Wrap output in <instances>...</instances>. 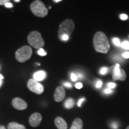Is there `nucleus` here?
I'll return each mask as SVG.
<instances>
[{
    "label": "nucleus",
    "mask_w": 129,
    "mask_h": 129,
    "mask_svg": "<svg viewBox=\"0 0 129 129\" xmlns=\"http://www.w3.org/2000/svg\"><path fill=\"white\" fill-rule=\"evenodd\" d=\"M125 129H129V125H128V127H127V128H125Z\"/></svg>",
    "instance_id": "obj_38"
},
{
    "label": "nucleus",
    "mask_w": 129,
    "mask_h": 129,
    "mask_svg": "<svg viewBox=\"0 0 129 129\" xmlns=\"http://www.w3.org/2000/svg\"><path fill=\"white\" fill-rule=\"evenodd\" d=\"M113 43H114V44L116 45L117 46H120L121 45L120 40L117 38H113Z\"/></svg>",
    "instance_id": "obj_18"
},
{
    "label": "nucleus",
    "mask_w": 129,
    "mask_h": 129,
    "mask_svg": "<svg viewBox=\"0 0 129 129\" xmlns=\"http://www.w3.org/2000/svg\"><path fill=\"white\" fill-rule=\"evenodd\" d=\"M14 2L19 3V2H20V0H14Z\"/></svg>",
    "instance_id": "obj_36"
},
{
    "label": "nucleus",
    "mask_w": 129,
    "mask_h": 129,
    "mask_svg": "<svg viewBox=\"0 0 129 129\" xmlns=\"http://www.w3.org/2000/svg\"><path fill=\"white\" fill-rule=\"evenodd\" d=\"M38 54H39L40 56H44L46 55L47 53L44 51V50L42 48H40V49H39V50H38Z\"/></svg>",
    "instance_id": "obj_17"
},
{
    "label": "nucleus",
    "mask_w": 129,
    "mask_h": 129,
    "mask_svg": "<svg viewBox=\"0 0 129 129\" xmlns=\"http://www.w3.org/2000/svg\"><path fill=\"white\" fill-rule=\"evenodd\" d=\"M70 129H83V122L81 119L79 118H75Z\"/></svg>",
    "instance_id": "obj_13"
},
{
    "label": "nucleus",
    "mask_w": 129,
    "mask_h": 129,
    "mask_svg": "<svg viewBox=\"0 0 129 129\" xmlns=\"http://www.w3.org/2000/svg\"><path fill=\"white\" fill-rule=\"evenodd\" d=\"M105 93H106V94H110V93H112V90L111 89V88H106V89L105 90Z\"/></svg>",
    "instance_id": "obj_27"
},
{
    "label": "nucleus",
    "mask_w": 129,
    "mask_h": 129,
    "mask_svg": "<svg viewBox=\"0 0 129 129\" xmlns=\"http://www.w3.org/2000/svg\"><path fill=\"white\" fill-rule=\"evenodd\" d=\"M75 28V24L73 20L71 19H67L62 22L59 25L58 29V35L59 38H61L63 35H66L69 37L73 32Z\"/></svg>",
    "instance_id": "obj_2"
},
{
    "label": "nucleus",
    "mask_w": 129,
    "mask_h": 129,
    "mask_svg": "<svg viewBox=\"0 0 129 129\" xmlns=\"http://www.w3.org/2000/svg\"><path fill=\"white\" fill-rule=\"evenodd\" d=\"M68 39H69V37L68 36V35H63V36L61 37V38H60V40H63V41H68Z\"/></svg>",
    "instance_id": "obj_24"
},
{
    "label": "nucleus",
    "mask_w": 129,
    "mask_h": 129,
    "mask_svg": "<svg viewBox=\"0 0 129 129\" xmlns=\"http://www.w3.org/2000/svg\"><path fill=\"white\" fill-rule=\"evenodd\" d=\"M32 54V48L28 46H24L16 51V58L18 62L23 63L29 60Z\"/></svg>",
    "instance_id": "obj_5"
},
{
    "label": "nucleus",
    "mask_w": 129,
    "mask_h": 129,
    "mask_svg": "<svg viewBox=\"0 0 129 129\" xmlns=\"http://www.w3.org/2000/svg\"><path fill=\"white\" fill-rule=\"evenodd\" d=\"M63 85H64L65 87H68V88L72 87L71 84H70V83H64L63 84Z\"/></svg>",
    "instance_id": "obj_31"
},
{
    "label": "nucleus",
    "mask_w": 129,
    "mask_h": 129,
    "mask_svg": "<svg viewBox=\"0 0 129 129\" xmlns=\"http://www.w3.org/2000/svg\"><path fill=\"white\" fill-rule=\"evenodd\" d=\"M121 46L122 48H124V49L129 50V42H128V41H125L122 42Z\"/></svg>",
    "instance_id": "obj_16"
},
{
    "label": "nucleus",
    "mask_w": 129,
    "mask_h": 129,
    "mask_svg": "<svg viewBox=\"0 0 129 129\" xmlns=\"http://www.w3.org/2000/svg\"><path fill=\"white\" fill-rule=\"evenodd\" d=\"M3 78H4V77H3V76L1 74H0V80H2Z\"/></svg>",
    "instance_id": "obj_35"
},
{
    "label": "nucleus",
    "mask_w": 129,
    "mask_h": 129,
    "mask_svg": "<svg viewBox=\"0 0 129 129\" xmlns=\"http://www.w3.org/2000/svg\"><path fill=\"white\" fill-rule=\"evenodd\" d=\"M1 84H2V80H0V87H1Z\"/></svg>",
    "instance_id": "obj_37"
},
{
    "label": "nucleus",
    "mask_w": 129,
    "mask_h": 129,
    "mask_svg": "<svg viewBox=\"0 0 129 129\" xmlns=\"http://www.w3.org/2000/svg\"><path fill=\"white\" fill-rule=\"evenodd\" d=\"M28 41L30 46L37 49H40L44 46V41L41 34L38 31H32L29 34Z\"/></svg>",
    "instance_id": "obj_3"
},
{
    "label": "nucleus",
    "mask_w": 129,
    "mask_h": 129,
    "mask_svg": "<svg viewBox=\"0 0 129 129\" xmlns=\"http://www.w3.org/2000/svg\"><path fill=\"white\" fill-rule=\"evenodd\" d=\"M5 6H6L7 8H12L13 7V4L11 3H7L6 4H5Z\"/></svg>",
    "instance_id": "obj_29"
},
{
    "label": "nucleus",
    "mask_w": 129,
    "mask_h": 129,
    "mask_svg": "<svg viewBox=\"0 0 129 129\" xmlns=\"http://www.w3.org/2000/svg\"><path fill=\"white\" fill-rule=\"evenodd\" d=\"M75 104V101L72 98H68L64 102V107L67 109H71Z\"/></svg>",
    "instance_id": "obj_15"
},
{
    "label": "nucleus",
    "mask_w": 129,
    "mask_h": 129,
    "mask_svg": "<svg viewBox=\"0 0 129 129\" xmlns=\"http://www.w3.org/2000/svg\"><path fill=\"white\" fill-rule=\"evenodd\" d=\"M12 105L14 108L17 110H24L28 107V104L25 101L21 98H16L13 100Z\"/></svg>",
    "instance_id": "obj_9"
},
{
    "label": "nucleus",
    "mask_w": 129,
    "mask_h": 129,
    "mask_svg": "<svg viewBox=\"0 0 129 129\" xmlns=\"http://www.w3.org/2000/svg\"><path fill=\"white\" fill-rule=\"evenodd\" d=\"M120 19L122 20H127V19H128V16H127V14H121V15H120Z\"/></svg>",
    "instance_id": "obj_22"
},
{
    "label": "nucleus",
    "mask_w": 129,
    "mask_h": 129,
    "mask_svg": "<svg viewBox=\"0 0 129 129\" xmlns=\"http://www.w3.org/2000/svg\"><path fill=\"white\" fill-rule=\"evenodd\" d=\"M122 56H123L124 58H126V59H128L129 58V52H125L122 54Z\"/></svg>",
    "instance_id": "obj_30"
},
{
    "label": "nucleus",
    "mask_w": 129,
    "mask_h": 129,
    "mask_svg": "<svg viewBox=\"0 0 129 129\" xmlns=\"http://www.w3.org/2000/svg\"><path fill=\"white\" fill-rule=\"evenodd\" d=\"M41 121L42 116L41 114L38 112H35L30 115L29 122L32 127H36L41 124Z\"/></svg>",
    "instance_id": "obj_8"
},
{
    "label": "nucleus",
    "mask_w": 129,
    "mask_h": 129,
    "mask_svg": "<svg viewBox=\"0 0 129 129\" xmlns=\"http://www.w3.org/2000/svg\"><path fill=\"white\" fill-rule=\"evenodd\" d=\"M75 87L78 88V89H80V88L83 87V84L81 83H77L76 84H75Z\"/></svg>",
    "instance_id": "obj_25"
},
{
    "label": "nucleus",
    "mask_w": 129,
    "mask_h": 129,
    "mask_svg": "<svg viewBox=\"0 0 129 129\" xmlns=\"http://www.w3.org/2000/svg\"><path fill=\"white\" fill-rule=\"evenodd\" d=\"M54 123L56 127L58 129H67L68 125L67 122L63 119L62 117H58L56 118L55 121H54Z\"/></svg>",
    "instance_id": "obj_11"
},
{
    "label": "nucleus",
    "mask_w": 129,
    "mask_h": 129,
    "mask_svg": "<svg viewBox=\"0 0 129 129\" xmlns=\"http://www.w3.org/2000/svg\"><path fill=\"white\" fill-rule=\"evenodd\" d=\"M46 76L47 74L46 72L44 71H39L34 74L33 78L34 80L37 81H41L44 80L46 78Z\"/></svg>",
    "instance_id": "obj_12"
},
{
    "label": "nucleus",
    "mask_w": 129,
    "mask_h": 129,
    "mask_svg": "<svg viewBox=\"0 0 129 129\" xmlns=\"http://www.w3.org/2000/svg\"><path fill=\"white\" fill-rule=\"evenodd\" d=\"M84 101H85L84 98H81V99H80V100H79V101H78V106H81L82 103H83V102Z\"/></svg>",
    "instance_id": "obj_28"
},
{
    "label": "nucleus",
    "mask_w": 129,
    "mask_h": 129,
    "mask_svg": "<svg viewBox=\"0 0 129 129\" xmlns=\"http://www.w3.org/2000/svg\"><path fill=\"white\" fill-rule=\"evenodd\" d=\"M66 93L64 88L62 86H59L56 88L54 94V99L57 102H60L64 99Z\"/></svg>",
    "instance_id": "obj_10"
},
{
    "label": "nucleus",
    "mask_w": 129,
    "mask_h": 129,
    "mask_svg": "<svg viewBox=\"0 0 129 129\" xmlns=\"http://www.w3.org/2000/svg\"><path fill=\"white\" fill-rule=\"evenodd\" d=\"M32 13L37 17H44L48 14V10L42 1L37 0L34 1L30 6Z\"/></svg>",
    "instance_id": "obj_4"
},
{
    "label": "nucleus",
    "mask_w": 129,
    "mask_h": 129,
    "mask_svg": "<svg viewBox=\"0 0 129 129\" xmlns=\"http://www.w3.org/2000/svg\"><path fill=\"white\" fill-rule=\"evenodd\" d=\"M102 81L98 80L96 81V87L97 88H101L102 87Z\"/></svg>",
    "instance_id": "obj_20"
},
{
    "label": "nucleus",
    "mask_w": 129,
    "mask_h": 129,
    "mask_svg": "<svg viewBox=\"0 0 129 129\" xmlns=\"http://www.w3.org/2000/svg\"><path fill=\"white\" fill-rule=\"evenodd\" d=\"M108 86L109 88H113L116 87V84L114 83H109L108 84Z\"/></svg>",
    "instance_id": "obj_23"
},
{
    "label": "nucleus",
    "mask_w": 129,
    "mask_h": 129,
    "mask_svg": "<svg viewBox=\"0 0 129 129\" xmlns=\"http://www.w3.org/2000/svg\"><path fill=\"white\" fill-rule=\"evenodd\" d=\"M0 129H6L4 125H0Z\"/></svg>",
    "instance_id": "obj_33"
},
{
    "label": "nucleus",
    "mask_w": 129,
    "mask_h": 129,
    "mask_svg": "<svg viewBox=\"0 0 129 129\" xmlns=\"http://www.w3.org/2000/svg\"><path fill=\"white\" fill-rule=\"evenodd\" d=\"M9 2H10L9 0H0V6L1 5H5L6 3Z\"/></svg>",
    "instance_id": "obj_26"
},
{
    "label": "nucleus",
    "mask_w": 129,
    "mask_h": 129,
    "mask_svg": "<svg viewBox=\"0 0 129 129\" xmlns=\"http://www.w3.org/2000/svg\"><path fill=\"white\" fill-rule=\"evenodd\" d=\"M8 129H26L23 125L16 122H12L8 125Z\"/></svg>",
    "instance_id": "obj_14"
},
{
    "label": "nucleus",
    "mask_w": 129,
    "mask_h": 129,
    "mask_svg": "<svg viewBox=\"0 0 129 129\" xmlns=\"http://www.w3.org/2000/svg\"><path fill=\"white\" fill-rule=\"evenodd\" d=\"M111 126H112V127H113V128H114V129H116V128H117V127H118L117 125L115 124H114V125H111Z\"/></svg>",
    "instance_id": "obj_32"
},
{
    "label": "nucleus",
    "mask_w": 129,
    "mask_h": 129,
    "mask_svg": "<svg viewBox=\"0 0 129 129\" xmlns=\"http://www.w3.org/2000/svg\"><path fill=\"white\" fill-rule=\"evenodd\" d=\"M107 71H108V68H102L101 69V71H100V73H101L102 75H105V74H106L107 73Z\"/></svg>",
    "instance_id": "obj_19"
},
{
    "label": "nucleus",
    "mask_w": 129,
    "mask_h": 129,
    "mask_svg": "<svg viewBox=\"0 0 129 129\" xmlns=\"http://www.w3.org/2000/svg\"><path fill=\"white\" fill-rule=\"evenodd\" d=\"M112 78L114 81H124L126 78V74L124 70L120 68V64H116L112 70Z\"/></svg>",
    "instance_id": "obj_7"
},
{
    "label": "nucleus",
    "mask_w": 129,
    "mask_h": 129,
    "mask_svg": "<svg viewBox=\"0 0 129 129\" xmlns=\"http://www.w3.org/2000/svg\"><path fill=\"white\" fill-rule=\"evenodd\" d=\"M27 86L30 91L37 94H41L44 91V87L34 79H30L28 81Z\"/></svg>",
    "instance_id": "obj_6"
},
{
    "label": "nucleus",
    "mask_w": 129,
    "mask_h": 129,
    "mask_svg": "<svg viewBox=\"0 0 129 129\" xmlns=\"http://www.w3.org/2000/svg\"><path fill=\"white\" fill-rule=\"evenodd\" d=\"M93 47L97 52L107 53L110 49V44L107 37L104 32H97L93 37Z\"/></svg>",
    "instance_id": "obj_1"
},
{
    "label": "nucleus",
    "mask_w": 129,
    "mask_h": 129,
    "mask_svg": "<svg viewBox=\"0 0 129 129\" xmlns=\"http://www.w3.org/2000/svg\"><path fill=\"white\" fill-rule=\"evenodd\" d=\"M71 80L72 81H76L77 80V76L75 74H74V73H72L71 75Z\"/></svg>",
    "instance_id": "obj_21"
},
{
    "label": "nucleus",
    "mask_w": 129,
    "mask_h": 129,
    "mask_svg": "<svg viewBox=\"0 0 129 129\" xmlns=\"http://www.w3.org/2000/svg\"><path fill=\"white\" fill-rule=\"evenodd\" d=\"M60 1H61V0H53V2H55V3L60 2Z\"/></svg>",
    "instance_id": "obj_34"
}]
</instances>
